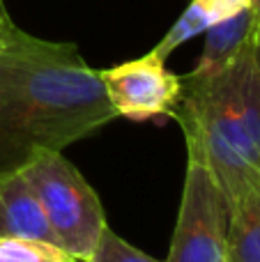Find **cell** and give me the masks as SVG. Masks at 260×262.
Returning a JSON list of instances; mask_svg holds the SVG:
<instances>
[{
	"label": "cell",
	"instance_id": "6da1fadb",
	"mask_svg": "<svg viewBox=\"0 0 260 262\" xmlns=\"http://www.w3.org/2000/svg\"><path fill=\"white\" fill-rule=\"evenodd\" d=\"M118 120L99 69L76 44L49 41L12 23L0 39V177Z\"/></svg>",
	"mask_w": 260,
	"mask_h": 262
},
{
	"label": "cell",
	"instance_id": "7a4b0ae2",
	"mask_svg": "<svg viewBox=\"0 0 260 262\" xmlns=\"http://www.w3.org/2000/svg\"><path fill=\"white\" fill-rule=\"evenodd\" d=\"M170 118L187 154L207 163L228 205L260 182V28L230 62L210 74L182 76Z\"/></svg>",
	"mask_w": 260,
	"mask_h": 262
},
{
	"label": "cell",
	"instance_id": "3957f363",
	"mask_svg": "<svg viewBox=\"0 0 260 262\" xmlns=\"http://www.w3.org/2000/svg\"><path fill=\"white\" fill-rule=\"evenodd\" d=\"M21 172L44 207L55 244L76 260L88 262L106 228V214L97 191L62 152H41Z\"/></svg>",
	"mask_w": 260,
	"mask_h": 262
},
{
	"label": "cell",
	"instance_id": "277c9868",
	"mask_svg": "<svg viewBox=\"0 0 260 262\" xmlns=\"http://www.w3.org/2000/svg\"><path fill=\"white\" fill-rule=\"evenodd\" d=\"M166 262H228V200L207 163L189 154Z\"/></svg>",
	"mask_w": 260,
	"mask_h": 262
},
{
	"label": "cell",
	"instance_id": "5b68a950",
	"mask_svg": "<svg viewBox=\"0 0 260 262\" xmlns=\"http://www.w3.org/2000/svg\"><path fill=\"white\" fill-rule=\"evenodd\" d=\"M106 97L118 118L147 122L170 118L182 90V76L166 67V60L155 51L115 67L99 69Z\"/></svg>",
	"mask_w": 260,
	"mask_h": 262
},
{
	"label": "cell",
	"instance_id": "8992f818",
	"mask_svg": "<svg viewBox=\"0 0 260 262\" xmlns=\"http://www.w3.org/2000/svg\"><path fill=\"white\" fill-rule=\"evenodd\" d=\"M0 237H28L55 244L44 207L21 170L0 177Z\"/></svg>",
	"mask_w": 260,
	"mask_h": 262
},
{
	"label": "cell",
	"instance_id": "52a82bcc",
	"mask_svg": "<svg viewBox=\"0 0 260 262\" xmlns=\"http://www.w3.org/2000/svg\"><path fill=\"white\" fill-rule=\"evenodd\" d=\"M247 9H251L249 0H191L152 51L166 60L184 41L193 39L196 35H203L212 26L230 16H237L240 12H247Z\"/></svg>",
	"mask_w": 260,
	"mask_h": 262
},
{
	"label": "cell",
	"instance_id": "ba28073f",
	"mask_svg": "<svg viewBox=\"0 0 260 262\" xmlns=\"http://www.w3.org/2000/svg\"><path fill=\"white\" fill-rule=\"evenodd\" d=\"M228 262H260V182L228 205Z\"/></svg>",
	"mask_w": 260,
	"mask_h": 262
},
{
	"label": "cell",
	"instance_id": "9c48e42d",
	"mask_svg": "<svg viewBox=\"0 0 260 262\" xmlns=\"http://www.w3.org/2000/svg\"><path fill=\"white\" fill-rule=\"evenodd\" d=\"M251 28L253 16L251 9H247V12H240L237 16H230L212 26L210 30H205V46H203L196 67H193V74H210L221 69L226 62H230L240 53L244 41L249 39Z\"/></svg>",
	"mask_w": 260,
	"mask_h": 262
},
{
	"label": "cell",
	"instance_id": "30bf717a",
	"mask_svg": "<svg viewBox=\"0 0 260 262\" xmlns=\"http://www.w3.org/2000/svg\"><path fill=\"white\" fill-rule=\"evenodd\" d=\"M0 262H81L58 244L28 237H0Z\"/></svg>",
	"mask_w": 260,
	"mask_h": 262
},
{
	"label": "cell",
	"instance_id": "8fae6325",
	"mask_svg": "<svg viewBox=\"0 0 260 262\" xmlns=\"http://www.w3.org/2000/svg\"><path fill=\"white\" fill-rule=\"evenodd\" d=\"M88 262H161V260L143 253L141 249L132 246L129 242H124L122 237L115 235V232L106 226Z\"/></svg>",
	"mask_w": 260,
	"mask_h": 262
},
{
	"label": "cell",
	"instance_id": "7c38bea8",
	"mask_svg": "<svg viewBox=\"0 0 260 262\" xmlns=\"http://www.w3.org/2000/svg\"><path fill=\"white\" fill-rule=\"evenodd\" d=\"M12 16H9L7 7H5V0H0V37L5 35V30H7L9 26H12Z\"/></svg>",
	"mask_w": 260,
	"mask_h": 262
},
{
	"label": "cell",
	"instance_id": "4fadbf2b",
	"mask_svg": "<svg viewBox=\"0 0 260 262\" xmlns=\"http://www.w3.org/2000/svg\"><path fill=\"white\" fill-rule=\"evenodd\" d=\"M249 5H251L253 28H260V0H249Z\"/></svg>",
	"mask_w": 260,
	"mask_h": 262
},
{
	"label": "cell",
	"instance_id": "5bb4252c",
	"mask_svg": "<svg viewBox=\"0 0 260 262\" xmlns=\"http://www.w3.org/2000/svg\"><path fill=\"white\" fill-rule=\"evenodd\" d=\"M0 39H3V37H0Z\"/></svg>",
	"mask_w": 260,
	"mask_h": 262
}]
</instances>
